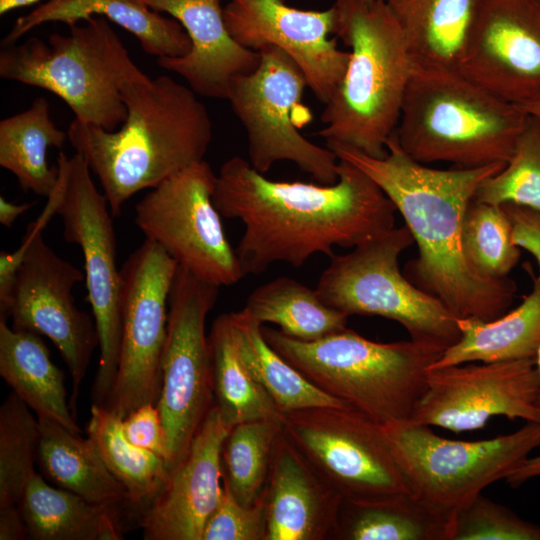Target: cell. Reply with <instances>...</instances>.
I'll return each instance as SVG.
<instances>
[{
  "mask_svg": "<svg viewBox=\"0 0 540 540\" xmlns=\"http://www.w3.org/2000/svg\"><path fill=\"white\" fill-rule=\"evenodd\" d=\"M333 184L273 181L239 156L219 169L213 202L221 216L239 219L235 250L244 276L275 262L295 267L335 246H355L392 229L396 207L362 170L339 159Z\"/></svg>",
  "mask_w": 540,
  "mask_h": 540,
  "instance_id": "cell-1",
  "label": "cell"
},
{
  "mask_svg": "<svg viewBox=\"0 0 540 540\" xmlns=\"http://www.w3.org/2000/svg\"><path fill=\"white\" fill-rule=\"evenodd\" d=\"M326 145L338 159L368 175L402 215L418 247V256L403 270L411 283L440 300L457 318L489 321L509 310L515 282L508 277L489 279L479 275L467 262L461 245L468 205L481 183L506 164L433 168L405 153L395 133L386 143L387 155L383 158L336 142Z\"/></svg>",
  "mask_w": 540,
  "mask_h": 540,
  "instance_id": "cell-2",
  "label": "cell"
},
{
  "mask_svg": "<svg viewBox=\"0 0 540 540\" xmlns=\"http://www.w3.org/2000/svg\"><path fill=\"white\" fill-rule=\"evenodd\" d=\"M127 117L107 131L74 119L71 145L98 178L113 217L136 193L152 189L182 169L204 160L213 125L197 94L161 75L123 89Z\"/></svg>",
  "mask_w": 540,
  "mask_h": 540,
  "instance_id": "cell-3",
  "label": "cell"
},
{
  "mask_svg": "<svg viewBox=\"0 0 540 540\" xmlns=\"http://www.w3.org/2000/svg\"><path fill=\"white\" fill-rule=\"evenodd\" d=\"M334 34L350 48L346 72L325 103L316 135L374 157L399 122L414 71L400 28L384 0H336Z\"/></svg>",
  "mask_w": 540,
  "mask_h": 540,
  "instance_id": "cell-4",
  "label": "cell"
},
{
  "mask_svg": "<svg viewBox=\"0 0 540 540\" xmlns=\"http://www.w3.org/2000/svg\"><path fill=\"white\" fill-rule=\"evenodd\" d=\"M262 334L313 385L380 425L411 420L444 351L412 339L379 343L348 328L314 341L263 325Z\"/></svg>",
  "mask_w": 540,
  "mask_h": 540,
  "instance_id": "cell-5",
  "label": "cell"
},
{
  "mask_svg": "<svg viewBox=\"0 0 540 540\" xmlns=\"http://www.w3.org/2000/svg\"><path fill=\"white\" fill-rule=\"evenodd\" d=\"M528 116L458 71L414 69L394 133L420 163L479 168L507 164Z\"/></svg>",
  "mask_w": 540,
  "mask_h": 540,
  "instance_id": "cell-6",
  "label": "cell"
},
{
  "mask_svg": "<svg viewBox=\"0 0 540 540\" xmlns=\"http://www.w3.org/2000/svg\"><path fill=\"white\" fill-rule=\"evenodd\" d=\"M48 42L30 37L0 52V77L39 87L60 97L75 119L107 131L127 117L123 89L149 79L103 16L70 25Z\"/></svg>",
  "mask_w": 540,
  "mask_h": 540,
  "instance_id": "cell-7",
  "label": "cell"
},
{
  "mask_svg": "<svg viewBox=\"0 0 540 540\" xmlns=\"http://www.w3.org/2000/svg\"><path fill=\"white\" fill-rule=\"evenodd\" d=\"M414 243L406 225L393 227L349 253L332 255L316 290L346 314L380 316L404 327L410 339L446 349L460 338L455 317L437 298L411 283L399 257Z\"/></svg>",
  "mask_w": 540,
  "mask_h": 540,
  "instance_id": "cell-8",
  "label": "cell"
},
{
  "mask_svg": "<svg viewBox=\"0 0 540 540\" xmlns=\"http://www.w3.org/2000/svg\"><path fill=\"white\" fill-rule=\"evenodd\" d=\"M282 430L345 502L385 503L414 495L384 426L351 408L283 412Z\"/></svg>",
  "mask_w": 540,
  "mask_h": 540,
  "instance_id": "cell-9",
  "label": "cell"
},
{
  "mask_svg": "<svg viewBox=\"0 0 540 540\" xmlns=\"http://www.w3.org/2000/svg\"><path fill=\"white\" fill-rule=\"evenodd\" d=\"M57 168V184L49 197L62 219L65 241L78 245L84 258L88 300L100 351L92 400L105 407L118 372L122 334L121 268L117 266L113 216L80 154L68 157L59 152Z\"/></svg>",
  "mask_w": 540,
  "mask_h": 540,
  "instance_id": "cell-10",
  "label": "cell"
},
{
  "mask_svg": "<svg viewBox=\"0 0 540 540\" xmlns=\"http://www.w3.org/2000/svg\"><path fill=\"white\" fill-rule=\"evenodd\" d=\"M383 426L413 494L450 525L462 507L490 484L506 479L540 446L536 422L477 441L447 439L410 420Z\"/></svg>",
  "mask_w": 540,
  "mask_h": 540,
  "instance_id": "cell-11",
  "label": "cell"
},
{
  "mask_svg": "<svg viewBox=\"0 0 540 540\" xmlns=\"http://www.w3.org/2000/svg\"><path fill=\"white\" fill-rule=\"evenodd\" d=\"M258 51V67L233 80L226 95L246 131L250 164L265 174L274 163L290 161L319 184L337 182L338 157L300 132L312 117L302 102L308 87L302 70L275 46Z\"/></svg>",
  "mask_w": 540,
  "mask_h": 540,
  "instance_id": "cell-12",
  "label": "cell"
},
{
  "mask_svg": "<svg viewBox=\"0 0 540 540\" xmlns=\"http://www.w3.org/2000/svg\"><path fill=\"white\" fill-rule=\"evenodd\" d=\"M219 287L178 266L169 295L167 336L157 407L164 428L169 470L186 456L214 405L206 318Z\"/></svg>",
  "mask_w": 540,
  "mask_h": 540,
  "instance_id": "cell-13",
  "label": "cell"
},
{
  "mask_svg": "<svg viewBox=\"0 0 540 540\" xmlns=\"http://www.w3.org/2000/svg\"><path fill=\"white\" fill-rule=\"evenodd\" d=\"M216 176L205 161L167 178L135 206V224L196 277L231 286L243 276L213 202Z\"/></svg>",
  "mask_w": 540,
  "mask_h": 540,
  "instance_id": "cell-14",
  "label": "cell"
},
{
  "mask_svg": "<svg viewBox=\"0 0 540 540\" xmlns=\"http://www.w3.org/2000/svg\"><path fill=\"white\" fill-rule=\"evenodd\" d=\"M54 214V204L48 199L42 214L28 226L9 317L12 328L44 335L57 347L72 378L69 403L76 417L79 388L99 338L94 318L76 306L72 295L85 275L60 257L42 236Z\"/></svg>",
  "mask_w": 540,
  "mask_h": 540,
  "instance_id": "cell-15",
  "label": "cell"
},
{
  "mask_svg": "<svg viewBox=\"0 0 540 540\" xmlns=\"http://www.w3.org/2000/svg\"><path fill=\"white\" fill-rule=\"evenodd\" d=\"M178 262L145 239L121 267L122 334L118 372L106 408L125 418L157 404L167 336L169 295Z\"/></svg>",
  "mask_w": 540,
  "mask_h": 540,
  "instance_id": "cell-16",
  "label": "cell"
},
{
  "mask_svg": "<svg viewBox=\"0 0 540 540\" xmlns=\"http://www.w3.org/2000/svg\"><path fill=\"white\" fill-rule=\"evenodd\" d=\"M539 394L535 359L430 368L410 421L457 433L496 416L540 423Z\"/></svg>",
  "mask_w": 540,
  "mask_h": 540,
  "instance_id": "cell-17",
  "label": "cell"
},
{
  "mask_svg": "<svg viewBox=\"0 0 540 540\" xmlns=\"http://www.w3.org/2000/svg\"><path fill=\"white\" fill-rule=\"evenodd\" d=\"M459 72L516 106L540 101V3L477 0Z\"/></svg>",
  "mask_w": 540,
  "mask_h": 540,
  "instance_id": "cell-18",
  "label": "cell"
},
{
  "mask_svg": "<svg viewBox=\"0 0 540 540\" xmlns=\"http://www.w3.org/2000/svg\"><path fill=\"white\" fill-rule=\"evenodd\" d=\"M230 35L243 47L258 51L268 45L285 52L302 70L315 97L328 102L341 82L350 58L338 48L334 7L302 10L282 0H230L223 8Z\"/></svg>",
  "mask_w": 540,
  "mask_h": 540,
  "instance_id": "cell-19",
  "label": "cell"
},
{
  "mask_svg": "<svg viewBox=\"0 0 540 540\" xmlns=\"http://www.w3.org/2000/svg\"><path fill=\"white\" fill-rule=\"evenodd\" d=\"M230 427L214 404L184 459L139 514L146 540H202L223 491L222 448Z\"/></svg>",
  "mask_w": 540,
  "mask_h": 540,
  "instance_id": "cell-20",
  "label": "cell"
},
{
  "mask_svg": "<svg viewBox=\"0 0 540 540\" xmlns=\"http://www.w3.org/2000/svg\"><path fill=\"white\" fill-rule=\"evenodd\" d=\"M144 1L153 10L171 15L187 33L190 51L159 58L157 63L181 76L197 95L226 99L232 81L258 67L260 52L243 47L230 35L221 0Z\"/></svg>",
  "mask_w": 540,
  "mask_h": 540,
  "instance_id": "cell-21",
  "label": "cell"
},
{
  "mask_svg": "<svg viewBox=\"0 0 540 540\" xmlns=\"http://www.w3.org/2000/svg\"><path fill=\"white\" fill-rule=\"evenodd\" d=\"M263 500L265 540L334 539L343 500L283 430L275 444Z\"/></svg>",
  "mask_w": 540,
  "mask_h": 540,
  "instance_id": "cell-22",
  "label": "cell"
},
{
  "mask_svg": "<svg viewBox=\"0 0 540 540\" xmlns=\"http://www.w3.org/2000/svg\"><path fill=\"white\" fill-rule=\"evenodd\" d=\"M92 16H103L121 26L137 38L145 53L157 59L180 57L190 51L191 42L182 25L153 10L144 0H48L19 17L2 45L15 44L48 22L70 26Z\"/></svg>",
  "mask_w": 540,
  "mask_h": 540,
  "instance_id": "cell-23",
  "label": "cell"
},
{
  "mask_svg": "<svg viewBox=\"0 0 540 540\" xmlns=\"http://www.w3.org/2000/svg\"><path fill=\"white\" fill-rule=\"evenodd\" d=\"M415 70H460L477 0H384Z\"/></svg>",
  "mask_w": 540,
  "mask_h": 540,
  "instance_id": "cell-24",
  "label": "cell"
},
{
  "mask_svg": "<svg viewBox=\"0 0 540 540\" xmlns=\"http://www.w3.org/2000/svg\"><path fill=\"white\" fill-rule=\"evenodd\" d=\"M0 375L37 417L81 433L64 385V372L51 360L39 334L17 330L0 319Z\"/></svg>",
  "mask_w": 540,
  "mask_h": 540,
  "instance_id": "cell-25",
  "label": "cell"
},
{
  "mask_svg": "<svg viewBox=\"0 0 540 540\" xmlns=\"http://www.w3.org/2000/svg\"><path fill=\"white\" fill-rule=\"evenodd\" d=\"M531 277L532 290L515 309L489 321L457 318L459 340L430 368L535 359L540 346V276Z\"/></svg>",
  "mask_w": 540,
  "mask_h": 540,
  "instance_id": "cell-26",
  "label": "cell"
},
{
  "mask_svg": "<svg viewBox=\"0 0 540 540\" xmlns=\"http://www.w3.org/2000/svg\"><path fill=\"white\" fill-rule=\"evenodd\" d=\"M34 540L122 539L119 508L92 503L83 497L49 485L39 474L27 484L18 502Z\"/></svg>",
  "mask_w": 540,
  "mask_h": 540,
  "instance_id": "cell-27",
  "label": "cell"
},
{
  "mask_svg": "<svg viewBox=\"0 0 540 540\" xmlns=\"http://www.w3.org/2000/svg\"><path fill=\"white\" fill-rule=\"evenodd\" d=\"M37 462L58 487L100 505H127V494L104 464L91 439L60 423L37 417Z\"/></svg>",
  "mask_w": 540,
  "mask_h": 540,
  "instance_id": "cell-28",
  "label": "cell"
},
{
  "mask_svg": "<svg viewBox=\"0 0 540 540\" xmlns=\"http://www.w3.org/2000/svg\"><path fill=\"white\" fill-rule=\"evenodd\" d=\"M68 138L50 117L49 103L37 97L25 111L0 122V166L11 172L24 192L48 198L58 180L57 165L47 161L49 147L62 148Z\"/></svg>",
  "mask_w": 540,
  "mask_h": 540,
  "instance_id": "cell-29",
  "label": "cell"
},
{
  "mask_svg": "<svg viewBox=\"0 0 540 540\" xmlns=\"http://www.w3.org/2000/svg\"><path fill=\"white\" fill-rule=\"evenodd\" d=\"M229 314L242 362L281 413L322 406L350 408L317 388L279 355L265 340L263 324L247 309Z\"/></svg>",
  "mask_w": 540,
  "mask_h": 540,
  "instance_id": "cell-30",
  "label": "cell"
},
{
  "mask_svg": "<svg viewBox=\"0 0 540 540\" xmlns=\"http://www.w3.org/2000/svg\"><path fill=\"white\" fill-rule=\"evenodd\" d=\"M122 421L110 409L92 403L86 431L104 464L126 491L127 506L140 514L160 492L170 470L163 457L126 438Z\"/></svg>",
  "mask_w": 540,
  "mask_h": 540,
  "instance_id": "cell-31",
  "label": "cell"
},
{
  "mask_svg": "<svg viewBox=\"0 0 540 540\" xmlns=\"http://www.w3.org/2000/svg\"><path fill=\"white\" fill-rule=\"evenodd\" d=\"M244 308L261 324L273 323L285 335L302 341L347 328L349 317L325 304L316 289L285 276L254 289Z\"/></svg>",
  "mask_w": 540,
  "mask_h": 540,
  "instance_id": "cell-32",
  "label": "cell"
},
{
  "mask_svg": "<svg viewBox=\"0 0 540 540\" xmlns=\"http://www.w3.org/2000/svg\"><path fill=\"white\" fill-rule=\"evenodd\" d=\"M214 404L224 422L233 426L282 413L242 362L229 313L218 316L208 335Z\"/></svg>",
  "mask_w": 540,
  "mask_h": 540,
  "instance_id": "cell-33",
  "label": "cell"
},
{
  "mask_svg": "<svg viewBox=\"0 0 540 540\" xmlns=\"http://www.w3.org/2000/svg\"><path fill=\"white\" fill-rule=\"evenodd\" d=\"M450 526L415 495L375 504L343 501L334 539L449 540Z\"/></svg>",
  "mask_w": 540,
  "mask_h": 540,
  "instance_id": "cell-34",
  "label": "cell"
},
{
  "mask_svg": "<svg viewBox=\"0 0 540 540\" xmlns=\"http://www.w3.org/2000/svg\"><path fill=\"white\" fill-rule=\"evenodd\" d=\"M280 418L258 419L233 426L222 448L223 482L237 501L252 506L263 500Z\"/></svg>",
  "mask_w": 540,
  "mask_h": 540,
  "instance_id": "cell-35",
  "label": "cell"
},
{
  "mask_svg": "<svg viewBox=\"0 0 540 540\" xmlns=\"http://www.w3.org/2000/svg\"><path fill=\"white\" fill-rule=\"evenodd\" d=\"M461 245L469 265L481 276L502 279L517 265L521 252L503 205L473 199L462 224Z\"/></svg>",
  "mask_w": 540,
  "mask_h": 540,
  "instance_id": "cell-36",
  "label": "cell"
},
{
  "mask_svg": "<svg viewBox=\"0 0 540 540\" xmlns=\"http://www.w3.org/2000/svg\"><path fill=\"white\" fill-rule=\"evenodd\" d=\"M39 422L13 391L0 407V508L17 505L36 474Z\"/></svg>",
  "mask_w": 540,
  "mask_h": 540,
  "instance_id": "cell-37",
  "label": "cell"
},
{
  "mask_svg": "<svg viewBox=\"0 0 540 540\" xmlns=\"http://www.w3.org/2000/svg\"><path fill=\"white\" fill-rule=\"evenodd\" d=\"M528 115L510 160L481 183L475 200L515 204L540 212V120Z\"/></svg>",
  "mask_w": 540,
  "mask_h": 540,
  "instance_id": "cell-38",
  "label": "cell"
},
{
  "mask_svg": "<svg viewBox=\"0 0 540 540\" xmlns=\"http://www.w3.org/2000/svg\"><path fill=\"white\" fill-rule=\"evenodd\" d=\"M449 540H540V526L480 493L455 514Z\"/></svg>",
  "mask_w": 540,
  "mask_h": 540,
  "instance_id": "cell-39",
  "label": "cell"
},
{
  "mask_svg": "<svg viewBox=\"0 0 540 540\" xmlns=\"http://www.w3.org/2000/svg\"><path fill=\"white\" fill-rule=\"evenodd\" d=\"M265 536L264 500L245 506L223 482L222 495L205 524L202 540H265Z\"/></svg>",
  "mask_w": 540,
  "mask_h": 540,
  "instance_id": "cell-40",
  "label": "cell"
},
{
  "mask_svg": "<svg viewBox=\"0 0 540 540\" xmlns=\"http://www.w3.org/2000/svg\"><path fill=\"white\" fill-rule=\"evenodd\" d=\"M122 428L126 438L133 445L151 451L166 461L164 428L155 403H145L130 412L123 418Z\"/></svg>",
  "mask_w": 540,
  "mask_h": 540,
  "instance_id": "cell-41",
  "label": "cell"
},
{
  "mask_svg": "<svg viewBox=\"0 0 540 540\" xmlns=\"http://www.w3.org/2000/svg\"><path fill=\"white\" fill-rule=\"evenodd\" d=\"M512 226V240L535 257L540 266V212L515 204H503Z\"/></svg>",
  "mask_w": 540,
  "mask_h": 540,
  "instance_id": "cell-42",
  "label": "cell"
},
{
  "mask_svg": "<svg viewBox=\"0 0 540 540\" xmlns=\"http://www.w3.org/2000/svg\"><path fill=\"white\" fill-rule=\"evenodd\" d=\"M28 531L18 505L0 508V540H23Z\"/></svg>",
  "mask_w": 540,
  "mask_h": 540,
  "instance_id": "cell-43",
  "label": "cell"
},
{
  "mask_svg": "<svg viewBox=\"0 0 540 540\" xmlns=\"http://www.w3.org/2000/svg\"><path fill=\"white\" fill-rule=\"evenodd\" d=\"M540 477V455L528 457L505 479L513 488Z\"/></svg>",
  "mask_w": 540,
  "mask_h": 540,
  "instance_id": "cell-44",
  "label": "cell"
},
{
  "mask_svg": "<svg viewBox=\"0 0 540 540\" xmlns=\"http://www.w3.org/2000/svg\"><path fill=\"white\" fill-rule=\"evenodd\" d=\"M34 203L16 204L7 201L3 196L0 197V223L11 228L15 220L29 210Z\"/></svg>",
  "mask_w": 540,
  "mask_h": 540,
  "instance_id": "cell-45",
  "label": "cell"
},
{
  "mask_svg": "<svg viewBox=\"0 0 540 540\" xmlns=\"http://www.w3.org/2000/svg\"><path fill=\"white\" fill-rule=\"evenodd\" d=\"M39 0H0V14L4 15L7 12L31 5Z\"/></svg>",
  "mask_w": 540,
  "mask_h": 540,
  "instance_id": "cell-46",
  "label": "cell"
},
{
  "mask_svg": "<svg viewBox=\"0 0 540 540\" xmlns=\"http://www.w3.org/2000/svg\"><path fill=\"white\" fill-rule=\"evenodd\" d=\"M526 113L540 120V101L521 107Z\"/></svg>",
  "mask_w": 540,
  "mask_h": 540,
  "instance_id": "cell-47",
  "label": "cell"
},
{
  "mask_svg": "<svg viewBox=\"0 0 540 540\" xmlns=\"http://www.w3.org/2000/svg\"><path fill=\"white\" fill-rule=\"evenodd\" d=\"M535 362H536V367H537V370H538V373H539V376H540V346H539L537 355L535 357ZM538 403H539V407H540V394H539Z\"/></svg>",
  "mask_w": 540,
  "mask_h": 540,
  "instance_id": "cell-48",
  "label": "cell"
},
{
  "mask_svg": "<svg viewBox=\"0 0 540 540\" xmlns=\"http://www.w3.org/2000/svg\"><path fill=\"white\" fill-rule=\"evenodd\" d=\"M540 3V0H537Z\"/></svg>",
  "mask_w": 540,
  "mask_h": 540,
  "instance_id": "cell-49",
  "label": "cell"
}]
</instances>
